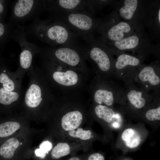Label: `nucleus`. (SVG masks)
Segmentation results:
<instances>
[{"label":"nucleus","instance_id":"obj_1","mask_svg":"<svg viewBox=\"0 0 160 160\" xmlns=\"http://www.w3.org/2000/svg\"><path fill=\"white\" fill-rule=\"evenodd\" d=\"M42 36L49 42L58 44L68 45L72 34L63 23H56L46 27Z\"/></svg>","mask_w":160,"mask_h":160},{"label":"nucleus","instance_id":"obj_2","mask_svg":"<svg viewBox=\"0 0 160 160\" xmlns=\"http://www.w3.org/2000/svg\"><path fill=\"white\" fill-rule=\"evenodd\" d=\"M66 20L74 29L82 34L88 33L92 28L93 20L87 13L73 12L66 16Z\"/></svg>","mask_w":160,"mask_h":160},{"label":"nucleus","instance_id":"obj_3","mask_svg":"<svg viewBox=\"0 0 160 160\" xmlns=\"http://www.w3.org/2000/svg\"><path fill=\"white\" fill-rule=\"evenodd\" d=\"M68 45L57 49L55 55L61 61L71 66L77 65L80 61V57L76 51Z\"/></svg>","mask_w":160,"mask_h":160},{"label":"nucleus","instance_id":"obj_4","mask_svg":"<svg viewBox=\"0 0 160 160\" xmlns=\"http://www.w3.org/2000/svg\"><path fill=\"white\" fill-rule=\"evenodd\" d=\"M90 51L91 59L97 64L102 71L108 70L111 66L109 58L106 52L98 46H93Z\"/></svg>","mask_w":160,"mask_h":160},{"label":"nucleus","instance_id":"obj_5","mask_svg":"<svg viewBox=\"0 0 160 160\" xmlns=\"http://www.w3.org/2000/svg\"><path fill=\"white\" fill-rule=\"evenodd\" d=\"M82 120V115L79 111L70 112L67 113L62 117V126L66 131L74 130L79 126Z\"/></svg>","mask_w":160,"mask_h":160},{"label":"nucleus","instance_id":"obj_6","mask_svg":"<svg viewBox=\"0 0 160 160\" xmlns=\"http://www.w3.org/2000/svg\"><path fill=\"white\" fill-rule=\"evenodd\" d=\"M131 29L130 25L126 22H121L112 26L108 31L107 36L111 40L116 41L123 38L124 35Z\"/></svg>","mask_w":160,"mask_h":160},{"label":"nucleus","instance_id":"obj_7","mask_svg":"<svg viewBox=\"0 0 160 160\" xmlns=\"http://www.w3.org/2000/svg\"><path fill=\"white\" fill-rule=\"evenodd\" d=\"M41 96V91L39 87L37 85L32 84L26 93L25 103L30 107H36L40 104L42 100Z\"/></svg>","mask_w":160,"mask_h":160},{"label":"nucleus","instance_id":"obj_8","mask_svg":"<svg viewBox=\"0 0 160 160\" xmlns=\"http://www.w3.org/2000/svg\"><path fill=\"white\" fill-rule=\"evenodd\" d=\"M53 77L57 82L66 86L75 84L78 79L76 73L71 70L67 71L65 72L56 71L53 73Z\"/></svg>","mask_w":160,"mask_h":160},{"label":"nucleus","instance_id":"obj_9","mask_svg":"<svg viewBox=\"0 0 160 160\" xmlns=\"http://www.w3.org/2000/svg\"><path fill=\"white\" fill-rule=\"evenodd\" d=\"M121 138L126 145L131 148L138 146L141 141L140 135L138 132L130 128L127 129L124 131L121 135Z\"/></svg>","mask_w":160,"mask_h":160},{"label":"nucleus","instance_id":"obj_10","mask_svg":"<svg viewBox=\"0 0 160 160\" xmlns=\"http://www.w3.org/2000/svg\"><path fill=\"white\" fill-rule=\"evenodd\" d=\"M20 145L19 141L14 138L7 140L0 147V155L6 159H11Z\"/></svg>","mask_w":160,"mask_h":160},{"label":"nucleus","instance_id":"obj_11","mask_svg":"<svg viewBox=\"0 0 160 160\" xmlns=\"http://www.w3.org/2000/svg\"><path fill=\"white\" fill-rule=\"evenodd\" d=\"M140 39L138 37L133 35L115 41L114 45L117 49L121 50L133 49L139 44Z\"/></svg>","mask_w":160,"mask_h":160},{"label":"nucleus","instance_id":"obj_12","mask_svg":"<svg viewBox=\"0 0 160 160\" xmlns=\"http://www.w3.org/2000/svg\"><path fill=\"white\" fill-rule=\"evenodd\" d=\"M137 0H126L124 5L120 9L119 14L123 19L126 20L131 19L136 11L138 6Z\"/></svg>","mask_w":160,"mask_h":160},{"label":"nucleus","instance_id":"obj_13","mask_svg":"<svg viewBox=\"0 0 160 160\" xmlns=\"http://www.w3.org/2000/svg\"><path fill=\"white\" fill-rule=\"evenodd\" d=\"M140 79L143 81H148L151 84L156 85L160 82L159 77L156 74L153 68L150 66L145 67L139 74Z\"/></svg>","mask_w":160,"mask_h":160},{"label":"nucleus","instance_id":"obj_14","mask_svg":"<svg viewBox=\"0 0 160 160\" xmlns=\"http://www.w3.org/2000/svg\"><path fill=\"white\" fill-rule=\"evenodd\" d=\"M34 3L32 0H19L16 3L14 8V13L18 17H23L31 10Z\"/></svg>","mask_w":160,"mask_h":160},{"label":"nucleus","instance_id":"obj_15","mask_svg":"<svg viewBox=\"0 0 160 160\" xmlns=\"http://www.w3.org/2000/svg\"><path fill=\"white\" fill-rule=\"evenodd\" d=\"M140 62V60L135 57L123 54L120 55L118 57L116 63V66L117 69H120L128 65H137Z\"/></svg>","mask_w":160,"mask_h":160},{"label":"nucleus","instance_id":"obj_16","mask_svg":"<svg viewBox=\"0 0 160 160\" xmlns=\"http://www.w3.org/2000/svg\"><path fill=\"white\" fill-rule=\"evenodd\" d=\"M94 99L97 103L101 104L104 103L108 105H112L113 101V93L105 89H99L95 94Z\"/></svg>","mask_w":160,"mask_h":160},{"label":"nucleus","instance_id":"obj_17","mask_svg":"<svg viewBox=\"0 0 160 160\" xmlns=\"http://www.w3.org/2000/svg\"><path fill=\"white\" fill-rule=\"evenodd\" d=\"M95 111L97 116L105 121L111 122L115 113L112 109L105 106L99 105L96 106Z\"/></svg>","mask_w":160,"mask_h":160},{"label":"nucleus","instance_id":"obj_18","mask_svg":"<svg viewBox=\"0 0 160 160\" xmlns=\"http://www.w3.org/2000/svg\"><path fill=\"white\" fill-rule=\"evenodd\" d=\"M20 127L17 122H6L0 124V137H4L9 136L18 129Z\"/></svg>","mask_w":160,"mask_h":160},{"label":"nucleus","instance_id":"obj_19","mask_svg":"<svg viewBox=\"0 0 160 160\" xmlns=\"http://www.w3.org/2000/svg\"><path fill=\"white\" fill-rule=\"evenodd\" d=\"M127 97L131 103L137 108H142L145 104V100L140 91L132 90L128 93Z\"/></svg>","mask_w":160,"mask_h":160},{"label":"nucleus","instance_id":"obj_20","mask_svg":"<svg viewBox=\"0 0 160 160\" xmlns=\"http://www.w3.org/2000/svg\"><path fill=\"white\" fill-rule=\"evenodd\" d=\"M19 95L17 93L8 91L3 87L0 89V103L8 105L17 100Z\"/></svg>","mask_w":160,"mask_h":160},{"label":"nucleus","instance_id":"obj_21","mask_svg":"<svg viewBox=\"0 0 160 160\" xmlns=\"http://www.w3.org/2000/svg\"><path fill=\"white\" fill-rule=\"evenodd\" d=\"M70 152V147L67 143H60L52 149L51 155L53 159H58L68 155Z\"/></svg>","mask_w":160,"mask_h":160},{"label":"nucleus","instance_id":"obj_22","mask_svg":"<svg viewBox=\"0 0 160 160\" xmlns=\"http://www.w3.org/2000/svg\"><path fill=\"white\" fill-rule=\"evenodd\" d=\"M82 1L79 0H60L58 1L60 7L65 11L75 10L82 4Z\"/></svg>","mask_w":160,"mask_h":160},{"label":"nucleus","instance_id":"obj_23","mask_svg":"<svg viewBox=\"0 0 160 160\" xmlns=\"http://www.w3.org/2000/svg\"><path fill=\"white\" fill-rule=\"evenodd\" d=\"M68 134L72 137L79 138L83 140H87L91 138L92 132L89 130H83L82 128H79L76 131L74 130L69 131Z\"/></svg>","mask_w":160,"mask_h":160},{"label":"nucleus","instance_id":"obj_24","mask_svg":"<svg viewBox=\"0 0 160 160\" xmlns=\"http://www.w3.org/2000/svg\"><path fill=\"white\" fill-rule=\"evenodd\" d=\"M32 55L31 52L27 50L23 51L20 55V63L21 67L25 69L28 68L32 61Z\"/></svg>","mask_w":160,"mask_h":160},{"label":"nucleus","instance_id":"obj_25","mask_svg":"<svg viewBox=\"0 0 160 160\" xmlns=\"http://www.w3.org/2000/svg\"><path fill=\"white\" fill-rule=\"evenodd\" d=\"M0 83L3 84V88L7 91H12L15 89L14 82L4 73L0 75Z\"/></svg>","mask_w":160,"mask_h":160},{"label":"nucleus","instance_id":"obj_26","mask_svg":"<svg viewBox=\"0 0 160 160\" xmlns=\"http://www.w3.org/2000/svg\"><path fill=\"white\" fill-rule=\"evenodd\" d=\"M145 116L149 121H153L160 120V106L158 108L151 109L146 113Z\"/></svg>","mask_w":160,"mask_h":160},{"label":"nucleus","instance_id":"obj_27","mask_svg":"<svg viewBox=\"0 0 160 160\" xmlns=\"http://www.w3.org/2000/svg\"><path fill=\"white\" fill-rule=\"evenodd\" d=\"M52 148V143L48 141L43 142L39 146V148L45 153L50 151Z\"/></svg>","mask_w":160,"mask_h":160},{"label":"nucleus","instance_id":"obj_28","mask_svg":"<svg viewBox=\"0 0 160 160\" xmlns=\"http://www.w3.org/2000/svg\"><path fill=\"white\" fill-rule=\"evenodd\" d=\"M88 160H105L104 157L98 153H95L90 155Z\"/></svg>","mask_w":160,"mask_h":160},{"label":"nucleus","instance_id":"obj_29","mask_svg":"<svg viewBox=\"0 0 160 160\" xmlns=\"http://www.w3.org/2000/svg\"><path fill=\"white\" fill-rule=\"evenodd\" d=\"M35 153L36 156L41 157H44L45 154L40 148L36 149L35 151Z\"/></svg>","mask_w":160,"mask_h":160},{"label":"nucleus","instance_id":"obj_30","mask_svg":"<svg viewBox=\"0 0 160 160\" xmlns=\"http://www.w3.org/2000/svg\"><path fill=\"white\" fill-rule=\"evenodd\" d=\"M4 28L3 24L0 23V36H2L4 33Z\"/></svg>","mask_w":160,"mask_h":160},{"label":"nucleus","instance_id":"obj_31","mask_svg":"<svg viewBox=\"0 0 160 160\" xmlns=\"http://www.w3.org/2000/svg\"><path fill=\"white\" fill-rule=\"evenodd\" d=\"M112 126L115 128H119L120 126V125L118 123L115 122L113 123Z\"/></svg>","mask_w":160,"mask_h":160},{"label":"nucleus","instance_id":"obj_32","mask_svg":"<svg viewBox=\"0 0 160 160\" xmlns=\"http://www.w3.org/2000/svg\"><path fill=\"white\" fill-rule=\"evenodd\" d=\"M68 160H80V159L77 157H73Z\"/></svg>","mask_w":160,"mask_h":160},{"label":"nucleus","instance_id":"obj_33","mask_svg":"<svg viewBox=\"0 0 160 160\" xmlns=\"http://www.w3.org/2000/svg\"><path fill=\"white\" fill-rule=\"evenodd\" d=\"M3 11V7L1 4H0V13H2Z\"/></svg>","mask_w":160,"mask_h":160},{"label":"nucleus","instance_id":"obj_34","mask_svg":"<svg viewBox=\"0 0 160 160\" xmlns=\"http://www.w3.org/2000/svg\"><path fill=\"white\" fill-rule=\"evenodd\" d=\"M158 20L159 23H160V9H159V12H158Z\"/></svg>","mask_w":160,"mask_h":160},{"label":"nucleus","instance_id":"obj_35","mask_svg":"<svg viewBox=\"0 0 160 160\" xmlns=\"http://www.w3.org/2000/svg\"><path fill=\"white\" fill-rule=\"evenodd\" d=\"M4 2V1H2V0H0V4H2Z\"/></svg>","mask_w":160,"mask_h":160},{"label":"nucleus","instance_id":"obj_36","mask_svg":"<svg viewBox=\"0 0 160 160\" xmlns=\"http://www.w3.org/2000/svg\"><path fill=\"white\" fill-rule=\"evenodd\" d=\"M4 72H6L5 71V70H4Z\"/></svg>","mask_w":160,"mask_h":160},{"label":"nucleus","instance_id":"obj_37","mask_svg":"<svg viewBox=\"0 0 160 160\" xmlns=\"http://www.w3.org/2000/svg\"><path fill=\"white\" fill-rule=\"evenodd\" d=\"M22 144V143H20V145H21Z\"/></svg>","mask_w":160,"mask_h":160},{"label":"nucleus","instance_id":"obj_38","mask_svg":"<svg viewBox=\"0 0 160 160\" xmlns=\"http://www.w3.org/2000/svg\"></svg>","mask_w":160,"mask_h":160}]
</instances>
